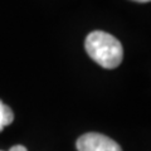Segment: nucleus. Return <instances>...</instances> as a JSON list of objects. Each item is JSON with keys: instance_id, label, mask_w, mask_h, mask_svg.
<instances>
[{"instance_id": "obj_2", "label": "nucleus", "mask_w": 151, "mask_h": 151, "mask_svg": "<svg viewBox=\"0 0 151 151\" xmlns=\"http://www.w3.org/2000/svg\"><path fill=\"white\" fill-rule=\"evenodd\" d=\"M78 151H122L121 146L110 139L97 132H88L77 140Z\"/></svg>"}, {"instance_id": "obj_4", "label": "nucleus", "mask_w": 151, "mask_h": 151, "mask_svg": "<svg viewBox=\"0 0 151 151\" xmlns=\"http://www.w3.org/2000/svg\"><path fill=\"white\" fill-rule=\"evenodd\" d=\"M9 151H28V150L22 145H15V146H13V147H10Z\"/></svg>"}, {"instance_id": "obj_5", "label": "nucleus", "mask_w": 151, "mask_h": 151, "mask_svg": "<svg viewBox=\"0 0 151 151\" xmlns=\"http://www.w3.org/2000/svg\"><path fill=\"white\" fill-rule=\"evenodd\" d=\"M132 1H136V3H149L151 0H132Z\"/></svg>"}, {"instance_id": "obj_3", "label": "nucleus", "mask_w": 151, "mask_h": 151, "mask_svg": "<svg viewBox=\"0 0 151 151\" xmlns=\"http://www.w3.org/2000/svg\"><path fill=\"white\" fill-rule=\"evenodd\" d=\"M14 121V113L10 110V107L6 106L1 100H0V132L8 125H10Z\"/></svg>"}, {"instance_id": "obj_1", "label": "nucleus", "mask_w": 151, "mask_h": 151, "mask_svg": "<svg viewBox=\"0 0 151 151\" xmlns=\"http://www.w3.org/2000/svg\"><path fill=\"white\" fill-rule=\"evenodd\" d=\"M84 49L91 59L106 69L117 68L124 59V48L120 40L102 30L89 33L84 40Z\"/></svg>"}]
</instances>
